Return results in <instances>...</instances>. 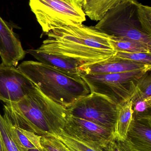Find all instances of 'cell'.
Returning <instances> with one entry per match:
<instances>
[{
	"mask_svg": "<svg viewBox=\"0 0 151 151\" xmlns=\"http://www.w3.org/2000/svg\"><path fill=\"white\" fill-rule=\"evenodd\" d=\"M39 50L76 62L79 66L105 61L116 54L109 36L93 26H67L46 34Z\"/></svg>",
	"mask_w": 151,
	"mask_h": 151,
	"instance_id": "6da1fadb",
	"label": "cell"
},
{
	"mask_svg": "<svg viewBox=\"0 0 151 151\" xmlns=\"http://www.w3.org/2000/svg\"><path fill=\"white\" fill-rule=\"evenodd\" d=\"M0 133L7 151H26L17 142L10 130L9 124L0 113Z\"/></svg>",
	"mask_w": 151,
	"mask_h": 151,
	"instance_id": "ac0fdd59",
	"label": "cell"
},
{
	"mask_svg": "<svg viewBox=\"0 0 151 151\" xmlns=\"http://www.w3.org/2000/svg\"><path fill=\"white\" fill-rule=\"evenodd\" d=\"M0 151H7L0 133Z\"/></svg>",
	"mask_w": 151,
	"mask_h": 151,
	"instance_id": "484cf974",
	"label": "cell"
},
{
	"mask_svg": "<svg viewBox=\"0 0 151 151\" xmlns=\"http://www.w3.org/2000/svg\"><path fill=\"white\" fill-rule=\"evenodd\" d=\"M136 0H122L94 27L109 37L139 42L151 48V35L143 28Z\"/></svg>",
	"mask_w": 151,
	"mask_h": 151,
	"instance_id": "277c9868",
	"label": "cell"
},
{
	"mask_svg": "<svg viewBox=\"0 0 151 151\" xmlns=\"http://www.w3.org/2000/svg\"><path fill=\"white\" fill-rule=\"evenodd\" d=\"M17 68L45 96L65 108L90 93L80 75H71L38 61H24Z\"/></svg>",
	"mask_w": 151,
	"mask_h": 151,
	"instance_id": "3957f363",
	"label": "cell"
},
{
	"mask_svg": "<svg viewBox=\"0 0 151 151\" xmlns=\"http://www.w3.org/2000/svg\"><path fill=\"white\" fill-rule=\"evenodd\" d=\"M151 65L118 57L111 58L94 64L79 67V72L87 74L117 73L140 70H151Z\"/></svg>",
	"mask_w": 151,
	"mask_h": 151,
	"instance_id": "8fae6325",
	"label": "cell"
},
{
	"mask_svg": "<svg viewBox=\"0 0 151 151\" xmlns=\"http://www.w3.org/2000/svg\"><path fill=\"white\" fill-rule=\"evenodd\" d=\"M26 151H45L43 150V149H26Z\"/></svg>",
	"mask_w": 151,
	"mask_h": 151,
	"instance_id": "4316f807",
	"label": "cell"
},
{
	"mask_svg": "<svg viewBox=\"0 0 151 151\" xmlns=\"http://www.w3.org/2000/svg\"><path fill=\"white\" fill-rule=\"evenodd\" d=\"M27 54L33 56L38 62L72 75H79V65L72 60L36 49L25 50Z\"/></svg>",
	"mask_w": 151,
	"mask_h": 151,
	"instance_id": "4fadbf2b",
	"label": "cell"
},
{
	"mask_svg": "<svg viewBox=\"0 0 151 151\" xmlns=\"http://www.w3.org/2000/svg\"><path fill=\"white\" fill-rule=\"evenodd\" d=\"M3 117L13 126L40 136L57 137L62 132L67 110L37 88L17 103L5 104Z\"/></svg>",
	"mask_w": 151,
	"mask_h": 151,
	"instance_id": "7a4b0ae2",
	"label": "cell"
},
{
	"mask_svg": "<svg viewBox=\"0 0 151 151\" xmlns=\"http://www.w3.org/2000/svg\"><path fill=\"white\" fill-rule=\"evenodd\" d=\"M40 143L45 151H71L59 139L53 136H41Z\"/></svg>",
	"mask_w": 151,
	"mask_h": 151,
	"instance_id": "7402d4cb",
	"label": "cell"
},
{
	"mask_svg": "<svg viewBox=\"0 0 151 151\" xmlns=\"http://www.w3.org/2000/svg\"><path fill=\"white\" fill-rule=\"evenodd\" d=\"M6 121L13 135L22 147L27 149H42L40 143L41 136L31 131L14 127Z\"/></svg>",
	"mask_w": 151,
	"mask_h": 151,
	"instance_id": "2e32d148",
	"label": "cell"
},
{
	"mask_svg": "<svg viewBox=\"0 0 151 151\" xmlns=\"http://www.w3.org/2000/svg\"><path fill=\"white\" fill-rule=\"evenodd\" d=\"M125 140L134 151H151V117L133 118Z\"/></svg>",
	"mask_w": 151,
	"mask_h": 151,
	"instance_id": "7c38bea8",
	"label": "cell"
},
{
	"mask_svg": "<svg viewBox=\"0 0 151 151\" xmlns=\"http://www.w3.org/2000/svg\"><path fill=\"white\" fill-rule=\"evenodd\" d=\"M149 70H140L117 73L87 74L79 72L90 92L103 95L116 104L130 100L134 95L139 78Z\"/></svg>",
	"mask_w": 151,
	"mask_h": 151,
	"instance_id": "8992f818",
	"label": "cell"
},
{
	"mask_svg": "<svg viewBox=\"0 0 151 151\" xmlns=\"http://www.w3.org/2000/svg\"><path fill=\"white\" fill-rule=\"evenodd\" d=\"M122 0H83L82 9L91 20L100 21L107 12Z\"/></svg>",
	"mask_w": 151,
	"mask_h": 151,
	"instance_id": "9a60e30c",
	"label": "cell"
},
{
	"mask_svg": "<svg viewBox=\"0 0 151 151\" xmlns=\"http://www.w3.org/2000/svg\"><path fill=\"white\" fill-rule=\"evenodd\" d=\"M83 0H29V6L43 32L82 24L86 15Z\"/></svg>",
	"mask_w": 151,
	"mask_h": 151,
	"instance_id": "5b68a950",
	"label": "cell"
},
{
	"mask_svg": "<svg viewBox=\"0 0 151 151\" xmlns=\"http://www.w3.org/2000/svg\"><path fill=\"white\" fill-rule=\"evenodd\" d=\"M104 150L105 151H134L126 140H121L115 136Z\"/></svg>",
	"mask_w": 151,
	"mask_h": 151,
	"instance_id": "d4e9b609",
	"label": "cell"
},
{
	"mask_svg": "<svg viewBox=\"0 0 151 151\" xmlns=\"http://www.w3.org/2000/svg\"><path fill=\"white\" fill-rule=\"evenodd\" d=\"M131 100L133 118L151 117V98L146 99H138Z\"/></svg>",
	"mask_w": 151,
	"mask_h": 151,
	"instance_id": "44dd1931",
	"label": "cell"
},
{
	"mask_svg": "<svg viewBox=\"0 0 151 151\" xmlns=\"http://www.w3.org/2000/svg\"><path fill=\"white\" fill-rule=\"evenodd\" d=\"M150 98H151V70L147 72L137 81L134 93L131 99H146Z\"/></svg>",
	"mask_w": 151,
	"mask_h": 151,
	"instance_id": "d6986e66",
	"label": "cell"
},
{
	"mask_svg": "<svg viewBox=\"0 0 151 151\" xmlns=\"http://www.w3.org/2000/svg\"><path fill=\"white\" fill-rule=\"evenodd\" d=\"M118 114L114 135L121 140H125L133 119V110L131 99L118 105Z\"/></svg>",
	"mask_w": 151,
	"mask_h": 151,
	"instance_id": "5bb4252c",
	"label": "cell"
},
{
	"mask_svg": "<svg viewBox=\"0 0 151 151\" xmlns=\"http://www.w3.org/2000/svg\"><path fill=\"white\" fill-rule=\"evenodd\" d=\"M109 38L111 44L116 52L151 53V48L139 42L114 37Z\"/></svg>",
	"mask_w": 151,
	"mask_h": 151,
	"instance_id": "e0dca14e",
	"label": "cell"
},
{
	"mask_svg": "<svg viewBox=\"0 0 151 151\" xmlns=\"http://www.w3.org/2000/svg\"><path fill=\"white\" fill-rule=\"evenodd\" d=\"M26 54L12 28L0 16V57L2 63L16 67Z\"/></svg>",
	"mask_w": 151,
	"mask_h": 151,
	"instance_id": "30bf717a",
	"label": "cell"
},
{
	"mask_svg": "<svg viewBox=\"0 0 151 151\" xmlns=\"http://www.w3.org/2000/svg\"><path fill=\"white\" fill-rule=\"evenodd\" d=\"M139 10L141 22L144 31L151 35V8L139 3Z\"/></svg>",
	"mask_w": 151,
	"mask_h": 151,
	"instance_id": "cb8c5ba5",
	"label": "cell"
},
{
	"mask_svg": "<svg viewBox=\"0 0 151 151\" xmlns=\"http://www.w3.org/2000/svg\"><path fill=\"white\" fill-rule=\"evenodd\" d=\"M66 109L72 116L94 122L114 133L118 105L105 96L90 92Z\"/></svg>",
	"mask_w": 151,
	"mask_h": 151,
	"instance_id": "52a82bcc",
	"label": "cell"
},
{
	"mask_svg": "<svg viewBox=\"0 0 151 151\" xmlns=\"http://www.w3.org/2000/svg\"><path fill=\"white\" fill-rule=\"evenodd\" d=\"M57 137L71 151H105L104 149L96 148L72 138L61 132Z\"/></svg>",
	"mask_w": 151,
	"mask_h": 151,
	"instance_id": "ffe728a7",
	"label": "cell"
},
{
	"mask_svg": "<svg viewBox=\"0 0 151 151\" xmlns=\"http://www.w3.org/2000/svg\"><path fill=\"white\" fill-rule=\"evenodd\" d=\"M38 87L16 67L0 64V100L17 103Z\"/></svg>",
	"mask_w": 151,
	"mask_h": 151,
	"instance_id": "9c48e42d",
	"label": "cell"
},
{
	"mask_svg": "<svg viewBox=\"0 0 151 151\" xmlns=\"http://www.w3.org/2000/svg\"><path fill=\"white\" fill-rule=\"evenodd\" d=\"M115 55L121 58L151 65V53L117 52Z\"/></svg>",
	"mask_w": 151,
	"mask_h": 151,
	"instance_id": "603a6c76",
	"label": "cell"
},
{
	"mask_svg": "<svg viewBox=\"0 0 151 151\" xmlns=\"http://www.w3.org/2000/svg\"><path fill=\"white\" fill-rule=\"evenodd\" d=\"M66 135L96 148L105 149L114 137L111 130L68 113L62 131Z\"/></svg>",
	"mask_w": 151,
	"mask_h": 151,
	"instance_id": "ba28073f",
	"label": "cell"
}]
</instances>
